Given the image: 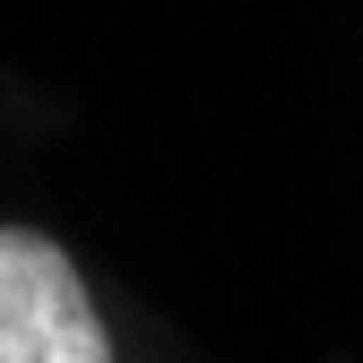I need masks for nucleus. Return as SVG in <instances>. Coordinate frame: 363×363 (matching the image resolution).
<instances>
[{
  "label": "nucleus",
  "instance_id": "obj_1",
  "mask_svg": "<svg viewBox=\"0 0 363 363\" xmlns=\"http://www.w3.org/2000/svg\"><path fill=\"white\" fill-rule=\"evenodd\" d=\"M0 363H121L78 251L18 216H0Z\"/></svg>",
  "mask_w": 363,
  "mask_h": 363
}]
</instances>
